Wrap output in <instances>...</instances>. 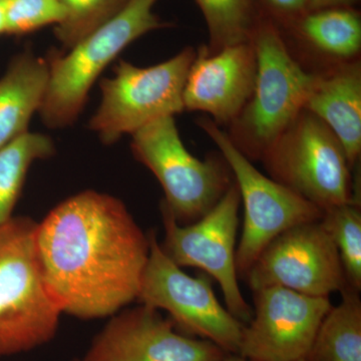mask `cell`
<instances>
[{
  "instance_id": "cell-1",
  "label": "cell",
  "mask_w": 361,
  "mask_h": 361,
  "mask_svg": "<svg viewBox=\"0 0 361 361\" xmlns=\"http://www.w3.org/2000/svg\"><path fill=\"white\" fill-rule=\"evenodd\" d=\"M35 242L61 313L103 318L137 299L149 235L115 197L90 190L66 199L37 224Z\"/></svg>"
},
{
  "instance_id": "cell-2",
  "label": "cell",
  "mask_w": 361,
  "mask_h": 361,
  "mask_svg": "<svg viewBox=\"0 0 361 361\" xmlns=\"http://www.w3.org/2000/svg\"><path fill=\"white\" fill-rule=\"evenodd\" d=\"M257 59L253 92L230 123V139L249 160H260L304 110L314 73L292 56L279 26L264 13L252 33Z\"/></svg>"
},
{
  "instance_id": "cell-3",
  "label": "cell",
  "mask_w": 361,
  "mask_h": 361,
  "mask_svg": "<svg viewBox=\"0 0 361 361\" xmlns=\"http://www.w3.org/2000/svg\"><path fill=\"white\" fill-rule=\"evenodd\" d=\"M37 227L28 217L0 225V357L44 345L58 330L61 311L45 285Z\"/></svg>"
},
{
  "instance_id": "cell-4",
  "label": "cell",
  "mask_w": 361,
  "mask_h": 361,
  "mask_svg": "<svg viewBox=\"0 0 361 361\" xmlns=\"http://www.w3.org/2000/svg\"><path fill=\"white\" fill-rule=\"evenodd\" d=\"M157 0H130L115 18L71 47L47 56L49 78L39 115L51 129L77 120L104 68L135 39L169 26L154 13Z\"/></svg>"
},
{
  "instance_id": "cell-5",
  "label": "cell",
  "mask_w": 361,
  "mask_h": 361,
  "mask_svg": "<svg viewBox=\"0 0 361 361\" xmlns=\"http://www.w3.org/2000/svg\"><path fill=\"white\" fill-rule=\"evenodd\" d=\"M271 179L322 211L358 203L343 147L329 128L303 110L261 159Z\"/></svg>"
},
{
  "instance_id": "cell-6",
  "label": "cell",
  "mask_w": 361,
  "mask_h": 361,
  "mask_svg": "<svg viewBox=\"0 0 361 361\" xmlns=\"http://www.w3.org/2000/svg\"><path fill=\"white\" fill-rule=\"evenodd\" d=\"M196 49L188 47L174 58L149 68L118 61L115 75L101 82L102 102L90 129L106 145L145 126L185 111V85Z\"/></svg>"
},
{
  "instance_id": "cell-7",
  "label": "cell",
  "mask_w": 361,
  "mask_h": 361,
  "mask_svg": "<svg viewBox=\"0 0 361 361\" xmlns=\"http://www.w3.org/2000/svg\"><path fill=\"white\" fill-rule=\"evenodd\" d=\"M198 126L220 149L243 201L244 225L236 248V269L238 278L245 279L256 259L273 239L295 226L319 221L323 211L259 172L212 118L204 116Z\"/></svg>"
},
{
  "instance_id": "cell-8",
  "label": "cell",
  "mask_w": 361,
  "mask_h": 361,
  "mask_svg": "<svg viewBox=\"0 0 361 361\" xmlns=\"http://www.w3.org/2000/svg\"><path fill=\"white\" fill-rule=\"evenodd\" d=\"M133 155L155 175L165 193L164 205L178 223H194L222 198L232 182L219 159L200 160L180 139L174 116H165L132 135Z\"/></svg>"
},
{
  "instance_id": "cell-9",
  "label": "cell",
  "mask_w": 361,
  "mask_h": 361,
  "mask_svg": "<svg viewBox=\"0 0 361 361\" xmlns=\"http://www.w3.org/2000/svg\"><path fill=\"white\" fill-rule=\"evenodd\" d=\"M149 254L137 299L142 304L167 311L173 322L213 342L226 353L238 355L243 324L221 305L206 275L192 277L171 260L149 235Z\"/></svg>"
},
{
  "instance_id": "cell-10",
  "label": "cell",
  "mask_w": 361,
  "mask_h": 361,
  "mask_svg": "<svg viewBox=\"0 0 361 361\" xmlns=\"http://www.w3.org/2000/svg\"><path fill=\"white\" fill-rule=\"evenodd\" d=\"M241 198L231 184L218 203L196 222L180 225L161 203L165 244L161 246L180 267L199 268L219 283L227 310L239 322H250L252 310L238 283L236 238Z\"/></svg>"
},
{
  "instance_id": "cell-11",
  "label": "cell",
  "mask_w": 361,
  "mask_h": 361,
  "mask_svg": "<svg viewBox=\"0 0 361 361\" xmlns=\"http://www.w3.org/2000/svg\"><path fill=\"white\" fill-rule=\"evenodd\" d=\"M245 279L252 291L281 286L310 296L329 297L348 287L338 251L320 220L278 235Z\"/></svg>"
},
{
  "instance_id": "cell-12",
  "label": "cell",
  "mask_w": 361,
  "mask_h": 361,
  "mask_svg": "<svg viewBox=\"0 0 361 361\" xmlns=\"http://www.w3.org/2000/svg\"><path fill=\"white\" fill-rule=\"evenodd\" d=\"M254 292L255 311L242 331L238 355L253 361H298L311 348L329 297L310 296L281 286Z\"/></svg>"
},
{
  "instance_id": "cell-13",
  "label": "cell",
  "mask_w": 361,
  "mask_h": 361,
  "mask_svg": "<svg viewBox=\"0 0 361 361\" xmlns=\"http://www.w3.org/2000/svg\"><path fill=\"white\" fill-rule=\"evenodd\" d=\"M226 355L213 342L178 334L172 320L142 304L114 316L84 361H221Z\"/></svg>"
},
{
  "instance_id": "cell-14",
  "label": "cell",
  "mask_w": 361,
  "mask_h": 361,
  "mask_svg": "<svg viewBox=\"0 0 361 361\" xmlns=\"http://www.w3.org/2000/svg\"><path fill=\"white\" fill-rule=\"evenodd\" d=\"M257 59L251 40L216 52L196 51L185 85V110L208 114L218 125H230L253 92Z\"/></svg>"
},
{
  "instance_id": "cell-15",
  "label": "cell",
  "mask_w": 361,
  "mask_h": 361,
  "mask_svg": "<svg viewBox=\"0 0 361 361\" xmlns=\"http://www.w3.org/2000/svg\"><path fill=\"white\" fill-rule=\"evenodd\" d=\"M304 110L324 123L343 147L353 169L361 153V65L348 61L314 73Z\"/></svg>"
},
{
  "instance_id": "cell-16",
  "label": "cell",
  "mask_w": 361,
  "mask_h": 361,
  "mask_svg": "<svg viewBox=\"0 0 361 361\" xmlns=\"http://www.w3.org/2000/svg\"><path fill=\"white\" fill-rule=\"evenodd\" d=\"M278 26L284 35L336 65L355 61L361 51V16L355 6L310 9Z\"/></svg>"
},
{
  "instance_id": "cell-17",
  "label": "cell",
  "mask_w": 361,
  "mask_h": 361,
  "mask_svg": "<svg viewBox=\"0 0 361 361\" xmlns=\"http://www.w3.org/2000/svg\"><path fill=\"white\" fill-rule=\"evenodd\" d=\"M47 59L25 51L11 59L0 78V148L28 132L49 84Z\"/></svg>"
},
{
  "instance_id": "cell-18",
  "label": "cell",
  "mask_w": 361,
  "mask_h": 361,
  "mask_svg": "<svg viewBox=\"0 0 361 361\" xmlns=\"http://www.w3.org/2000/svg\"><path fill=\"white\" fill-rule=\"evenodd\" d=\"M342 300L324 316L304 361H361V301L357 291H341Z\"/></svg>"
},
{
  "instance_id": "cell-19",
  "label": "cell",
  "mask_w": 361,
  "mask_h": 361,
  "mask_svg": "<svg viewBox=\"0 0 361 361\" xmlns=\"http://www.w3.org/2000/svg\"><path fill=\"white\" fill-rule=\"evenodd\" d=\"M56 153L51 137L25 133L0 148V225L13 218L26 175L33 161Z\"/></svg>"
},
{
  "instance_id": "cell-20",
  "label": "cell",
  "mask_w": 361,
  "mask_h": 361,
  "mask_svg": "<svg viewBox=\"0 0 361 361\" xmlns=\"http://www.w3.org/2000/svg\"><path fill=\"white\" fill-rule=\"evenodd\" d=\"M209 32V52L251 40L259 20L266 13L260 0H195Z\"/></svg>"
},
{
  "instance_id": "cell-21",
  "label": "cell",
  "mask_w": 361,
  "mask_h": 361,
  "mask_svg": "<svg viewBox=\"0 0 361 361\" xmlns=\"http://www.w3.org/2000/svg\"><path fill=\"white\" fill-rule=\"evenodd\" d=\"M338 251L349 288L361 289L360 206L342 204L323 211L320 219Z\"/></svg>"
},
{
  "instance_id": "cell-22",
  "label": "cell",
  "mask_w": 361,
  "mask_h": 361,
  "mask_svg": "<svg viewBox=\"0 0 361 361\" xmlns=\"http://www.w3.org/2000/svg\"><path fill=\"white\" fill-rule=\"evenodd\" d=\"M130 0H59L65 11L63 21L56 25V39L71 49L80 40L122 11Z\"/></svg>"
},
{
  "instance_id": "cell-23",
  "label": "cell",
  "mask_w": 361,
  "mask_h": 361,
  "mask_svg": "<svg viewBox=\"0 0 361 361\" xmlns=\"http://www.w3.org/2000/svg\"><path fill=\"white\" fill-rule=\"evenodd\" d=\"M6 35H23L65 18L59 0H4Z\"/></svg>"
},
{
  "instance_id": "cell-24",
  "label": "cell",
  "mask_w": 361,
  "mask_h": 361,
  "mask_svg": "<svg viewBox=\"0 0 361 361\" xmlns=\"http://www.w3.org/2000/svg\"><path fill=\"white\" fill-rule=\"evenodd\" d=\"M260 4L278 25L295 20L310 9V0H260Z\"/></svg>"
},
{
  "instance_id": "cell-25",
  "label": "cell",
  "mask_w": 361,
  "mask_h": 361,
  "mask_svg": "<svg viewBox=\"0 0 361 361\" xmlns=\"http://www.w3.org/2000/svg\"><path fill=\"white\" fill-rule=\"evenodd\" d=\"M360 0H310V9L329 6H355Z\"/></svg>"
},
{
  "instance_id": "cell-26",
  "label": "cell",
  "mask_w": 361,
  "mask_h": 361,
  "mask_svg": "<svg viewBox=\"0 0 361 361\" xmlns=\"http://www.w3.org/2000/svg\"><path fill=\"white\" fill-rule=\"evenodd\" d=\"M6 35V25H4V0L0 1V35Z\"/></svg>"
},
{
  "instance_id": "cell-27",
  "label": "cell",
  "mask_w": 361,
  "mask_h": 361,
  "mask_svg": "<svg viewBox=\"0 0 361 361\" xmlns=\"http://www.w3.org/2000/svg\"><path fill=\"white\" fill-rule=\"evenodd\" d=\"M221 361H253L248 360V358L243 357V356L239 355H225V357L223 358Z\"/></svg>"
},
{
  "instance_id": "cell-28",
  "label": "cell",
  "mask_w": 361,
  "mask_h": 361,
  "mask_svg": "<svg viewBox=\"0 0 361 361\" xmlns=\"http://www.w3.org/2000/svg\"><path fill=\"white\" fill-rule=\"evenodd\" d=\"M298 361H304L303 360H298Z\"/></svg>"
},
{
  "instance_id": "cell-29",
  "label": "cell",
  "mask_w": 361,
  "mask_h": 361,
  "mask_svg": "<svg viewBox=\"0 0 361 361\" xmlns=\"http://www.w3.org/2000/svg\"><path fill=\"white\" fill-rule=\"evenodd\" d=\"M0 1H1V0H0Z\"/></svg>"
}]
</instances>
